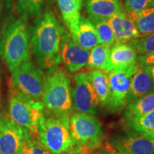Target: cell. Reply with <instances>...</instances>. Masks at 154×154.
<instances>
[{"label":"cell","instance_id":"1","mask_svg":"<svg viewBox=\"0 0 154 154\" xmlns=\"http://www.w3.org/2000/svg\"><path fill=\"white\" fill-rule=\"evenodd\" d=\"M60 42V26L53 11L47 9L34 22L31 46L38 66L47 73L61 62Z\"/></svg>","mask_w":154,"mask_h":154},{"label":"cell","instance_id":"2","mask_svg":"<svg viewBox=\"0 0 154 154\" xmlns=\"http://www.w3.org/2000/svg\"><path fill=\"white\" fill-rule=\"evenodd\" d=\"M31 49V35L26 21L20 17H9L0 31V57L10 73L29 61Z\"/></svg>","mask_w":154,"mask_h":154},{"label":"cell","instance_id":"3","mask_svg":"<svg viewBox=\"0 0 154 154\" xmlns=\"http://www.w3.org/2000/svg\"><path fill=\"white\" fill-rule=\"evenodd\" d=\"M47 74L42 96L44 109L54 114L69 116L73 110L70 79L58 67Z\"/></svg>","mask_w":154,"mask_h":154},{"label":"cell","instance_id":"4","mask_svg":"<svg viewBox=\"0 0 154 154\" xmlns=\"http://www.w3.org/2000/svg\"><path fill=\"white\" fill-rule=\"evenodd\" d=\"M69 117L54 114L44 109V116L38 126V136L41 143L52 154H59L74 145Z\"/></svg>","mask_w":154,"mask_h":154},{"label":"cell","instance_id":"5","mask_svg":"<svg viewBox=\"0 0 154 154\" xmlns=\"http://www.w3.org/2000/svg\"><path fill=\"white\" fill-rule=\"evenodd\" d=\"M44 113V107L41 101H36L9 86V115L17 125L38 137V126Z\"/></svg>","mask_w":154,"mask_h":154},{"label":"cell","instance_id":"6","mask_svg":"<svg viewBox=\"0 0 154 154\" xmlns=\"http://www.w3.org/2000/svg\"><path fill=\"white\" fill-rule=\"evenodd\" d=\"M69 127L74 143L83 154H91L104 142L101 123L94 115L74 113L69 117Z\"/></svg>","mask_w":154,"mask_h":154},{"label":"cell","instance_id":"7","mask_svg":"<svg viewBox=\"0 0 154 154\" xmlns=\"http://www.w3.org/2000/svg\"><path fill=\"white\" fill-rule=\"evenodd\" d=\"M11 74L9 86L16 88L36 101H40L46 80V76L41 68L29 61L17 67Z\"/></svg>","mask_w":154,"mask_h":154},{"label":"cell","instance_id":"8","mask_svg":"<svg viewBox=\"0 0 154 154\" xmlns=\"http://www.w3.org/2000/svg\"><path fill=\"white\" fill-rule=\"evenodd\" d=\"M139 65L125 70H111L108 73L109 98L108 108L113 112L122 111L127 105V97L132 77L138 70Z\"/></svg>","mask_w":154,"mask_h":154},{"label":"cell","instance_id":"9","mask_svg":"<svg viewBox=\"0 0 154 154\" xmlns=\"http://www.w3.org/2000/svg\"><path fill=\"white\" fill-rule=\"evenodd\" d=\"M74 87L72 88L73 107L78 112L96 115L100 101L88 80L87 73L80 72L74 77Z\"/></svg>","mask_w":154,"mask_h":154},{"label":"cell","instance_id":"10","mask_svg":"<svg viewBox=\"0 0 154 154\" xmlns=\"http://www.w3.org/2000/svg\"><path fill=\"white\" fill-rule=\"evenodd\" d=\"M61 59L70 72L74 73L87 64L90 51L81 47L65 28L60 26Z\"/></svg>","mask_w":154,"mask_h":154},{"label":"cell","instance_id":"11","mask_svg":"<svg viewBox=\"0 0 154 154\" xmlns=\"http://www.w3.org/2000/svg\"><path fill=\"white\" fill-rule=\"evenodd\" d=\"M24 129L9 113L0 112V154H20Z\"/></svg>","mask_w":154,"mask_h":154},{"label":"cell","instance_id":"12","mask_svg":"<svg viewBox=\"0 0 154 154\" xmlns=\"http://www.w3.org/2000/svg\"><path fill=\"white\" fill-rule=\"evenodd\" d=\"M111 143L122 154H154V140L136 133L115 136Z\"/></svg>","mask_w":154,"mask_h":154},{"label":"cell","instance_id":"13","mask_svg":"<svg viewBox=\"0 0 154 154\" xmlns=\"http://www.w3.org/2000/svg\"><path fill=\"white\" fill-rule=\"evenodd\" d=\"M108 22L114 36V43H128L140 37L134 23L123 9L108 19Z\"/></svg>","mask_w":154,"mask_h":154},{"label":"cell","instance_id":"14","mask_svg":"<svg viewBox=\"0 0 154 154\" xmlns=\"http://www.w3.org/2000/svg\"><path fill=\"white\" fill-rule=\"evenodd\" d=\"M154 92V82L149 66H139L132 77L127 103Z\"/></svg>","mask_w":154,"mask_h":154},{"label":"cell","instance_id":"15","mask_svg":"<svg viewBox=\"0 0 154 154\" xmlns=\"http://www.w3.org/2000/svg\"><path fill=\"white\" fill-rule=\"evenodd\" d=\"M137 57L136 50L128 43H114L111 47L110 58L114 70H125L136 66Z\"/></svg>","mask_w":154,"mask_h":154},{"label":"cell","instance_id":"16","mask_svg":"<svg viewBox=\"0 0 154 154\" xmlns=\"http://www.w3.org/2000/svg\"><path fill=\"white\" fill-rule=\"evenodd\" d=\"M59 10L66 27L74 36L78 29L83 2L80 0H57Z\"/></svg>","mask_w":154,"mask_h":154},{"label":"cell","instance_id":"17","mask_svg":"<svg viewBox=\"0 0 154 154\" xmlns=\"http://www.w3.org/2000/svg\"><path fill=\"white\" fill-rule=\"evenodd\" d=\"M86 9L89 16L108 19L123 7L120 0H86Z\"/></svg>","mask_w":154,"mask_h":154},{"label":"cell","instance_id":"18","mask_svg":"<svg viewBox=\"0 0 154 154\" xmlns=\"http://www.w3.org/2000/svg\"><path fill=\"white\" fill-rule=\"evenodd\" d=\"M111 46L98 44L91 49L86 66L93 70H100L108 74L113 69L110 54Z\"/></svg>","mask_w":154,"mask_h":154},{"label":"cell","instance_id":"19","mask_svg":"<svg viewBox=\"0 0 154 154\" xmlns=\"http://www.w3.org/2000/svg\"><path fill=\"white\" fill-rule=\"evenodd\" d=\"M72 37L81 47L88 51L99 44V37L94 25L89 19L82 17L79 24L78 29Z\"/></svg>","mask_w":154,"mask_h":154},{"label":"cell","instance_id":"20","mask_svg":"<svg viewBox=\"0 0 154 154\" xmlns=\"http://www.w3.org/2000/svg\"><path fill=\"white\" fill-rule=\"evenodd\" d=\"M154 110V92L136 101L127 103L124 108L123 121L143 116Z\"/></svg>","mask_w":154,"mask_h":154},{"label":"cell","instance_id":"21","mask_svg":"<svg viewBox=\"0 0 154 154\" xmlns=\"http://www.w3.org/2000/svg\"><path fill=\"white\" fill-rule=\"evenodd\" d=\"M137 29L140 37L154 32V7H151L138 12L125 11Z\"/></svg>","mask_w":154,"mask_h":154},{"label":"cell","instance_id":"22","mask_svg":"<svg viewBox=\"0 0 154 154\" xmlns=\"http://www.w3.org/2000/svg\"><path fill=\"white\" fill-rule=\"evenodd\" d=\"M87 76L92 87L99 98L100 103L107 109L109 98L107 74L100 70H91L87 72Z\"/></svg>","mask_w":154,"mask_h":154},{"label":"cell","instance_id":"23","mask_svg":"<svg viewBox=\"0 0 154 154\" xmlns=\"http://www.w3.org/2000/svg\"><path fill=\"white\" fill-rule=\"evenodd\" d=\"M124 124L136 134L154 140V110L143 116L124 121Z\"/></svg>","mask_w":154,"mask_h":154},{"label":"cell","instance_id":"24","mask_svg":"<svg viewBox=\"0 0 154 154\" xmlns=\"http://www.w3.org/2000/svg\"><path fill=\"white\" fill-rule=\"evenodd\" d=\"M45 0H17L15 9L23 20L37 17L42 14Z\"/></svg>","mask_w":154,"mask_h":154},{"label":"cell","instance_id":"25","mask_svg":"<svg viewBox=\"0 0 154 154\" xmlns=\"http://www.w3.org/2000/svg\"><path fill=\"white\" fill-rule=\"evenodd\" d=\"M88 19L94 25L96 31L99 44H106L109 46H113L115 42L112 29L108 22V19L99 18L96 17H88Z\"/></svg>","mask_w":154,"mask_h":154},{"label":"cell","instance_id":"26","mask_svg":"<svg viewBox=\"0 0 154 154\" xmlns=\"http://www.w3.org/2000/svg\"><path fill=\"white\" fill-rule=\"evenodd\" d=\"M24 129V128H23ZM20 154H52L43 144L37 136L31 134L24 129V138Z\"/></svg>","mask_w":154,"mask_h":154},{"label":"cell","instance_id":"27","mask_svg":"<svg viewBox=\"0 0 154 154\" xmlns=\"http://www.w3.org/2000/svg\"><path fill=\"white\" fill-rule=\"evenodd\" d=\"M139 54H154V32L128 42Z\"/></svg>","mask_w":154,"mask_h":154},{"label":"cell","instance_id":"28","mask_svg":"<svg viewBox=\"0 0 154 154\" xmlns=\"http://www.w3.org/2000/svg\"><path fill=\"white\" fill-rule=\"evenodd\" d=\"M154 0H123V10L128 12H138L153 7Z\"/></svg>","mask_w":154,"mask_h":154},{"label":"cell","instance_id":"29","mask_svg":"<svg viewBox=\"0 0 154 154\" xmlns=\"http://www.w3.org/2000/svg\"><path fill=\"white\" fill-rule=\"evenodd\" d=\"M91 154H121L118 150L109 142H103L102 145Z\"/></svg>","mask_w":154,"mask_h":154},{"label":"cell","instance_id":"30","mask_svg":"<svg viewBox=\"0 0 154 154\" xmlns=\"http://www.w3.org/2000/svg\"><path fill=\"white\" fill-rule=\"evenodd\" d=\"M137 63L139 66H151L154 64V54H139L137 57Z\"/></svg>","mask_w":154,"mask_h":154},{"label":"cell","instance_id":"31","mask_svg":"<svg viewBox=\"0 0 154 154\" xmlns=\"http://www.w3.org/2000/svg\"><path fill=\"white\" fill-rule=\"evenodd\" d=\"M59 154H83L81 149H79L78 146L76 145L74 143V145H73L71 147L68 148V149H65L64 151H61V153Z\"/></svg>","mask_w":154,"mask_h":154},{"label":"cell","instance_id":"32","mask_svg":"<svg viewBox=\"0 0 154 154\" xmlns=\"http://www.w3.org/2000/svg\"><path fill=\"white\" fill-rule=\"evenodd\" d=\"M2 2L5 4V5L7 7H11V6H12V4L14 3V0H1Z\"/></svg>","mask_w":154,"mask_h":154},{"label":"cell","instance_id":"33","mask_svg":"<svg viewBox=\"0 0 154 154\" xmlns=\"http://www.w3.org/2000/svg\"><path fill=\"white\" fill-rule=\"evenodd\" d=\"M149 67L150 69V72H151V74L152 76V78H153V80L154 82V64L151 65V66H149Z\"/></svg>","mask_w":154,"mask_h":154},{"label":"cell","instance_id":"34","mask_svg":"<svg viewBox=\"0 0 154 154\" xmlns=\"http://www.w3.org/2000/svg\"><path fill=\"white\" fill-rule=\"evenodd\" d=\"M0 89H1V74H0Z\"/></svg>","mask_w":154,"mask_h":154},{"label":"cell","instance_id":"35","mask_svg":"<svg viewBox=\"0 0 154 154\" xmlns=\"http://www.w3.org/2000/svg\"><path fill=\"white\" fill-rule=\"evenodd\" d=\"M153 7H154V2H153Z\"/></svg>","mask_w":154,"mask_h":154},{"label":"cell","instance_id":"36","mask_svg":"<svg viewBox=\"0 0 154 154\" xmlns=\"http://www.w3.org/2000/svg\"><path fill=\"white\" fill-rule=\"evenodd\" d=\"M80 1H82L83 2V1H84V0H80Z\"/></svg>","mask_w":154,"mask_h":154},{"label":"cell","instance_id":"37","mask_svg":"<svg viewBox=\"0 0 154 154\" xmlns=\"http://www.w3.org/2000/svg\"><path fill=\"white\" fill-rule=\"evenodd\" d=\"M121 154H122V153H121Z\"/></svg>","mask_w":154,"mask_h":154}]
</instances>
